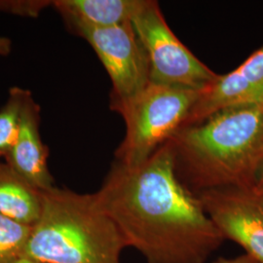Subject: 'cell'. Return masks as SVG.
<instances>
[{
  "label": "cell",
  "mask_w": 263,
  "mask_h": 263,
  "mask_svg": "<svg viewBox=\"0 0 263 263\" xmlns=\"http://www.w3.org/2000/svg\"><path fill=\"white\" fill-rule=\"evenodd\" d=\"M13 263H42L39 262V261H36V260H33V259H30V258H28V257H22V258H20L19 260H17V261H15V262Z\"/></svg>",
  "instance_id": "18"
},
{
  "label": "cell",
  "mask_w": 263,
  "mask_h": 263,
  "mask_svg": "<svg viewBox=\"0 0 263 263\" xmlns=\"http://www.w3.org/2000/svg\"><path fill=\"white\" fill-rule=\"evenodd\" d=\"M94 195L127 247L148 263H205L226 240L179 179L170 141L140 165L115 161Z\"/></svg>",
  "instance_id": "1"
},
{
  "label": "cell",
  "mask_w": 263,
  "mask_h": 263,
  "mask_svg": "<svg viewBox=\"0 0 263 263\" xmlns=\"http://www.w3.org/2000/svg\"><path fill=\"white\" fill-rule=\"evenodd\" d=\"M178 175L197 193L252 189L263 159V106L243 104L180 129L171 140Z\"/></svg>",
  "instance_id": "2"
},
{
  "label": "cell",
  "mask_w": 263,
  "mask_h": 263,
  "mask_svg": "<svg viewBox=\"0 0 263 263\" xmlns=\"http://www.w3.org/2000/svg\"><path fill=\"white\" fill-rule=\"evenodd\" d=\"M12 50V41L9 38L0 35V56H7Z\"/></svg>",
  "instance_id": "17"
},
{
  "label": "cell",
  "mask_w": 263,
  "mask_h": 263,
  "mask_svg": "<svg viewBox=\"0 0 263 263\" xmlns=\"http://www.w3.org/2000/svg\"><path fill=\"white\" fill-rule=\"evenodd\" d=\"M146 3L147 0H55L52 6L73 31L129 23Z\"/></svg>",
  "instance_id": "10"
},
{
  "label": "cell",
  "mask_w": 263,
  "mask_h": 263,
  "mask_svg": "<svg viewBox=\"0 0 263 263\" xmlns=\"http://www.w3.org/2000/svg\"><path fill=\"white\" fill-rule=\"evenodd\" d=\"M42 209V192L30 185L7 163L0 162V213L33 226Z\"/></svg>",
  "instance_id": "11"
},
{
  "label": "cell",
  "mask_w": 263,
  "mask_h": 263,
  "mask_svg": "<svg viewBox=\"0 0 263 263\" xmlns=\"http://www.w3.org/2000/svg\"><path fill=\"white\" fill-rule=\"evenodd\" d=\"M256 104H259V105H261V106H263V96L260 98V100L258 101V103Z\"/></svg>",
  "instance_id": "19"
},
{
  "label": "cell",
  "mask_w": 263,
  "mask_h": 263,
  "mask_svg": "<svg viewBox=\"0 0 263 263\" xmlns=\"http://www.w3.org/2000/svg\"><path fill=\"white\" fill-rule=\"evenodd\" d=\"M127 248L94 194L54 187L42 192V209L25 257L42 263H120Z\"/></svg>",
  "instance_id": "3"
},
{
  "label": "cell",
  "mask_w": 263,
  "mask_h": 263,
  "mask_svg": "<svg viewBox=\"0 0 263 263\" xmlns=\"http://www.w3.org/2000/svg\"><path fill=\"white\" fill-rule=\"evenodd\" d=\"M72 32L91 45L110 77V108L114 111L151 84L149 60L132 22L107 28H77Z\"/></svg>",
  "instance_id": "6"
},
{
  "label": "cell",
  "mask_w": 263,
  "mask_h": 263,
  "mask_svg": "<svg viewBox=\"0 0 263 263\" xmlns=\"http://www.w3.org/2000/svg\"><path fill=\"white\" fill-rule=\"evenodd\" d=\"M224 237L263 263V199L252 189L219 188L196 193Z\"/></svg>",
  "instance_id": "7"
},
{
  "label": "cell",
  "mask_w": 263,
  "mask_h": 263,
  "mask_svg": "<svg viewBox=\"0 0 263 263\" xmlns=\"http://www.w3.org/2000/svg\"><path fill=\"white\" fill-rule=\"evenodd\" d=\"M213 263H260L254 257L249 254H243L237 256L234 258H226V257H218Z\"/></svg>",
  "instance_id": "15"
},
{
  "label": "cell",
  "mask_w": 263,
  "mask_h": 263,
  "mask_svg": "<svg viewBox=\"0 0 263 263\" xmlns=\"http://www.w3.org/2000/svg\"><path fill=\"white\" fill-rule=\"evenodd\" d=\"M132 24L149 60L151 83L204 91L218 79L175 35L158 2L147 0Z\"/></svg>",
  "instance_id": "5"
},
{
  "label": "cell",
  "mask_w": 263,
  "mask_h": 263,
  "mask_svg": "<svg viewBox=\"0 0 263 263\" xmlns=\"http://www.w3.org/2000/svg\"><path fill=\"white\" fill-rule=\"evenodd\" d=\"M202 91L151 83L141 94L115 111L126 125V134L115 152L116 161L137 166L183 127Z\"/></svg>",
  "instance_id": "4"
},
{
  "label": "cell",
  "mask_w": 263,
  "mask_h": 263,
  "mask_svg": "<svg viewBox=\"0 0 263 263\" xmlns=\"http://www.w3.org/2000/svg\"><path fill=\"white\" fill-rule=\"evenodd\" d=\"M29 91L11 88L6 103L0 109V157H4L17 141L21 116Z\"/></svg>",
  "instance_id": "12"
},
{
  "label": "cell",
  "mask_w": 263,
  "mask_h": 263,
  "mask_svg": "<svg viewBox=\"0 0 263 263\" xmlns=\"http://www.w3.org/2000/svg\"><path fill=\"white\" fill-rule=\"evenodd\" d=\"M50 5H53V1L0 0V13H7L28 18H37L40 13Z\"/></svg>",
  "instance_id": "14"
},
{
  "label": "cell",
  "mask_w": 263,
  "mask_h": 263,
  "mask_svg": "<svg viewBox=\"0 0 263 263\" xmlns=\"http://www.w3.org/2000/svg\"><path fill=\"white\" fill-rule=\"evenodd\" d=\"M23 179L39 191L54 185L48 168V151L40 135V107L29 92L21 116L19 134L12 149L3 157Z\"/></svg>",
  "instance_id": "9"
},
{
  "label": "cell",
  "mask_w": 263,
  "mask_h": 263,
  "mask_svg": "<svg viewBox=\"0 0 263 263\" xmlns=\"http://www.w3.org/2000/svg\"><path fill=\"white\" fill-rule=\"evenodd\" d=\"M263 96V45L233 71L219 76L201 92L183 128L203 122L228 107L256 104Z\"/></svg>",
  "instance_id": "8"
},
{
  "label": "cell",
  "mask_w": 263,
  "mask_h": 263,
  "mask_svg": "<svg viewBox=\"0 0 263 263\" xmlns=\"http://www.w3.org/2000/svg\"><path fill=\"white\" fill-rule=\"evenodd\" d=\"M32 226L0 213V263H13L25 257Z\"/></svg>",
  "instance_id": "13"
},
{
  "label": "cell",
  "mask_w": 263,
  "mask_h": 263,
  "mask_svg": "<svg viewBox=\"0 0 263 263\" xmlns=\"http://www.w3.org/2000/svg\"><path fill=\"white\" fill-rule=\"evenodd\" d=\"M252 190L257 196H259V197L263 199V159L261 161V164H260L259 168H258V171H257L255 180H254V186L252 188Z\"/></svg>",
  "instance_id": "16"
}]
</instances>
